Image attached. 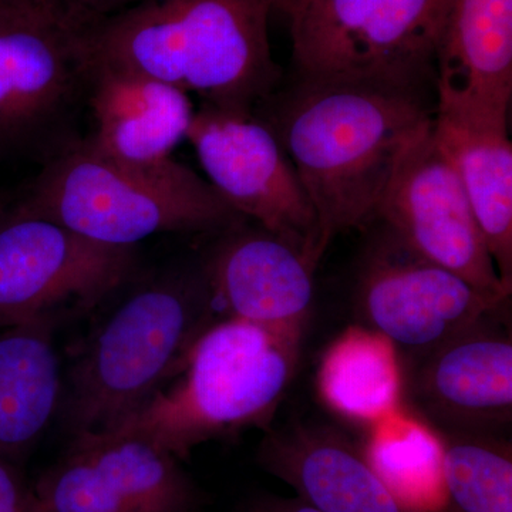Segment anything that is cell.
<instances>
[{"label": "cell", "mask_w": 512, "mask_h": 512, "mask_svg": "<svg viewBox=\"0 0 512 512\" xmlns=\"http://www.w3.org/2000/svg\"><path fill=\"white\" fill-rule=\"evenodd\" d=\"M201 266L215 311L302 346L315 302V269L291 245L242 224L221 232Z\"/></svg>", "instance_id": "14"}, {"label": "cell", "mask_w": 512, "mask_h": 512, "mask_svg": "<svg viewBox=\"0 0 512 512\" xmlns=\"http://www.w3.org/2000/svg\"><path fill=\"white\" fill-rule=\"evenodd\" d=\"M76 28L127 8L137 0H49Z\"/></svg>", "instance_id": "23"}, {"label": "cell", "mask_w": 512, "mask_h": 512, "mask_svg": "<svg viewBox=\"0 0 512 512\" xmlns=\"http://www.w3.org/2000/svg\"><path fill=\"white\" fill-rule=\"evenodd\" d=\"M84 86L79 28L49 0L0 5V158L46 136Z\"/></svg>", "instance_id": "10"}, {"label": "cell", "mask_w": 512, "mask_h": 512, "mask_svg": "<svg viewBox=\"0 0 512 512\" xmlns=\"http://www.w3.org/2000/svg\"><path fill=\"white\" fill-rule=\"evenodd\" d=\"M12 2H18V0H0V5H3V3H12Z\"/></svg>", "instance_id": "27"}, {"label": "cell", "mask_w": 512, "mask_h": 512, "mask_svg": "<svg viewBox=\"0 0 512 512\" xmlns=\"http://www.w3.org/2000/svg\"><path fill=\"white\" fill-rule=\"evenodd\" d=\"M302 0H274V10L284 13L286 18H291Z\"/></svg>", "instance_id": "26"}, {"label": "cell", "mask_w": 512, "mask_h": 512, "mask_svg": "<svg viewBox=\"0 0 512 512\" xmlns=\"http://www.w3.org/2000/svg\"><path fill=\"white\" fill-rule=\"evenodd\" d=\"M244 512H322L303 503L298 497H261L256 498Z\"/></svg>", "instance_id": "25"}, {"label": "cell", "mask_w": 512, "mask_h": 512, "mask_svg": "<svg viewBox=\"0 0 512 512\" xmlns=\"http://www.w3.org/2000/svg\"><path fill=\"white\" fill-rule=\"evenodd\" d=\"M382 225L413 254L466 279L477 289L510 298L463 184L441 150L433 126L410 148L377 211Z\"/></svg>", "instance_id": "11"}, {"label": "cell", "mask_w": 512, "mask_h": 512, "mask_svg": "<svg viewBox=\"0 0 512 512\" xmlns=\"http://www.w3.org/2000/svg\"><path fill=\"white\" fill-rule=\"evenodd\" d=\"M433 134L463 184L503 284L512 291V144L508 123L434 111Z\"/></svg>", "instance_id": "18"}, {"label": "cell", "mask_w": 512, "mask_h": 512, "mask_svg": "<svg viewBox=\"0 0 512 512\" xmlns=\"http://www.w3.org/2000/svg\"><path fill=\"white\" fill-rule=\"evenodd\" d=\"M379 227L357 274V306L367 328L389 340L409 366L510 299L480 291Z\"/></svg>", "instance_id": "9"}, {"label": "cell", "mask_w": 512, "mask_h": 512, "mask_svg": "<svg viewBox=\"0 0 512 512\" xmlns=\"http://www.w3.org/2000/svg\"><path fill=\"white\" fill-rule=\"evenodd\" d=\"M0 512H30L29 490L16 476L12 463L0 458Z\"/></svg>", "instance_id": "24"}, {"label": "cell", "mask_w": 512, "mask_h": 512, "mask_svg": "<svg viewBox=\"0 0 512 512\" xmlns=\"http://www.w3.org/2000/svg\"><path fill=\"white\" fill-rule=\"evenodd\" d=\"M136 248L97 244L19 210L0 215V326L93 311L136 271Z\"/></svg>", "instance_id": "7"}, {"label": "cell", "mask_w": 512, "mask_h": 512, "mask_svg": "<svg viewBox=\"0 0 512 512\" xmlns=\"http://www.w3.org/2000/svg\"><path fill=\"white\" fill-rule=\"evenodd\" d=\"M436 113L508 123L512 0H447L434 56Z\"/></svg>", "instance_id": "15"}, {"label": "cell", "mask_w": 512, "mask_h": 512, "mask_svg": "<svg viewBox=\"0 0 512 512\" xmlns=\"http://www.w3.org/2000/svg\"><path fill=\"white\" fill-rule=\"evenodd\" d=\"M202 266L137 286L84 340L63 376L59 416L74 439L104 433L140 409L183 366L214 318Z\"/></svg>", "instance_id": "3"}, {"label": "cell", "mask_w": 512, "mask_h": 512, "mask_svg": "<svg viewBox=\"0 0 512 512\" xmlns=\"http://www.w3.org/2000/svg\"><path fill=\"white\" fill-rule=\"evenodd\" d=\"M18 208L114 248H136L167 232L221 234L247 221L174 158L121 163L86 140L50 160Z\"/></svg>", "instance_id": "5"}, {"label": "cell", "mask_w": 512, "mask_h": 512, "mask_svg": "<svg viewBox=\"0 0 512 512\" xmlns=\"http://www.w3.org/2000/svg\"><path fill=\"white\" fill-rule=\"evenodd\" d=\"M504 306L409 366L410 410L437 431L501 434L510 426L512 338Z\"/></svg>", "instance_id": "13"}, {"label": "cell", "mask_w": 512, "mask_h": 512, "mask_svg": "<svg viewBox=\"0 0 512 512\" xmlns=\"http://www.w3.org/2000/svg\"><path fill=\"white\" fill-rule=\"evenodd\" d=\"M3 214V205H2V201H0V215Z\"/></svg>", "instance_id": "28"}, {"label": "cell", "mask_w": 512, "mask_h": 512, "mask_svg": "<svg viewBox=\"0 0 512 512\" xmlns=\"http://www.w3.org/2000/svg\"><path fill=\"white\" fill-rule=\"evenodd\" d=\"M404 380L392 343L367 326H350L322 357L318 392L333 413L370 427L402 409Z\"/></svg>", "instance_id": "20"}, {"label": "cell", "mask_w": 512, "mask_h": 512, "mask_svg": "<svg viewBox=\"0 0 512 512\" xmlns=\"http://www.w3.org/2000/svg\"><path fill=\"white\" fill-rule=\"evenodd\" d=\"M49 322L0 326V458L25 457L59 416L63 375Z\"/></svg>", "instance_id": "19"}, {"label": "cell", "mask_w": 512, "mask_h": 512, "mask_svg": "<svg viewBox=\"0 0 512 512\" xmlns=\"http://www.w3.org/2000/svg\"><path fill=\"white\" fill-rule=\"evenodd\" d=\"M256 460L322 512H417L387 487L362 446L333 427L298 423L268 431Z\"/></svg>", "instance_id": "17"}, {"label": "cell", "mask_w": 512, "mask_h": 512, "mask_svg": "<svg viewBox=\"0 0 512 512\" xmlns=\"http://www.w3.org/2000/svg\"><path fill=\"white\" fill-rule=\"evenodd\" d=\"M187 140L218 194L316 271L323 256L318 217L272 128L251 111L204 104L194 113Z\"/></svg>", "instance_id": "8"}, {"label": "cell", "mask_w": 512, "mask_h": 512, "mask_svg": "<svg viewBox=\"0 0 512 512\" xmlns=\"http://www.w3.org/2000/svg\"><path fill=\"white\" fill-rule=\"evenodd\" d=\"M29 490L30 512H197L200 495L181 461L146 441L72 440Z\"/></svg>", "instance_id": "12"}, {"label": "cell", "mask_w": 512, "mask_h": 512, "mask_svg": "<svg viewBox=\"0 0 512 512\" xmlns=\"http://www.w3.org/2000/svg\"><path fill=\"white\" fill-rule=\"evenodd\" d=\"M299 353L301 346L251 323L232 318L212 323L177 375L99 436L146 441L184 461L208 441L268 429L295 376Z\"/></svg>", "instance_id": "4"}, {"label": "cell", "mask_w": 512, "mask_h": 512, "mask_svg": "<svg viewBox=\"0 0 512 512\" xmlns=\"http://www.w3.org/2000/svg\"><path fill=\"white\" fill-rule=\"evenodd\" d=\"M443 512H512V447L501 434L439 431Z\"/></svg>", "instance_id": "22"}, {"label": "cell", "mask_w": 512, "mask_h": 512, "mask_svg": "<svg viewBox=\"0 0 512 512\" xmlns=\"http://www.w3.org/2000/svg\"><path fill=\"white\" fill-rule=\"evenodd\" d=\"M279 90V89H278ZM256 114L281 141L315 208L319 247L376 224L404 156L433 126L436 93L350 79H296Z\"/></svg>", "instance_id": "1"}, {"label": "cell", "mask_w": 512, "mask_h": 512, "mask_svg": "<svg viewBox=\"0 0 512 512\" xmlns=\"http://www.w3.org/2000/svg\"><path fill=\"white\" fill-rule=\"evenodd\" d=\"M446 6L447 0H302L289 18L296 76L434 92Z\"/></svg>", "instance_id": "6"}, {"label": "cell", "mask_w": 512, "mask_h": 512, "mask_svg": "<svg viewBox=\"0 0 512 512\" xmlns=\"http://www.w3.org/2000/svg\"><path fill=\"white\" fill-rule=\"evenodd\" d=\"M363 453L393 494L417 512H443L439 431L407 407L367 427Z\"/></svg>", "instance_id": "21"}, {"label": "cell", "mask_w": 512, "mask_h": 512, "mask_svg": "<svg viewBox=\"0 0 512 512\" xmlns=\"http://www.w3.org/2000/svg\"><path fill=\"white\" fill-rule=\"evenodd\" d=\"M274 0H137L79 28L84 62L106 63L195 93L215 109L251 111L279 89Z\"/></svg>", "instance_id": "2"}, {"label": "cell", "mask_w": 512, "mask_h": 512, "mask_svg": "<svg viewBox=\"0 0 512 512\" xmlns=\"http://www.w3.org/2000/svg\"><path fill=\"white\" fill-rule=\"evenodd\" d=\"M84 69V93L94 121L87 143L121 163L171 160L194 119L188 93L111 64L84 62Z\"/></svg>", "instance_id": "16"}]
</instances>
